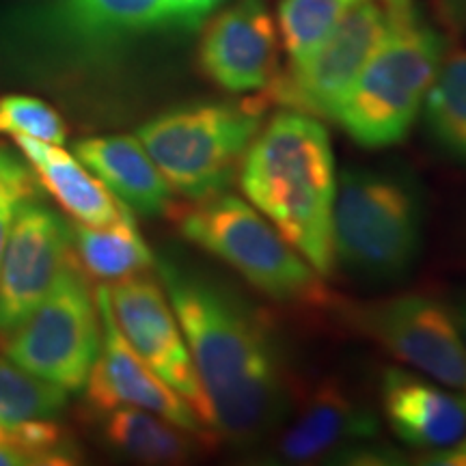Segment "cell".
Returning a JSON list of instances; mask_svg holds the SVG:
<instances>
[{
    "instance_id": "cell-1",
    "label": "cell",
    "mask_w": 466,
    "mask_h": 466,
    "mask_svg": "<svg viewBox=\"0 0 466 466\" xmlns=\"http://www.w3.org/2000/svg\"><path fill=\"white\" fill-rule=\"evenodd\" d=\"M158 270L218 432L244 447L275 436L296 389L264 309L208 270L168 258Z\"/></svg>"
},
{
    "instance_id": "cell-2",
    "label": "cell",
    "mask_w": 466,
    "mask_h": 466,
    "mask_svg": "<svg viewBox=\"0 0 466 466\" xmlns=\"http://www.w3.org/2000/svg\"><path fill=\"white\" fill-rule=\"evenodd\" d=\"M240 188L322 277L335 270V156L316 116L281 108L244 154Z\"/></svg>"
},
{
    "instance_id": "cell-3",
    "label": "cell",
    "mask_w": 466,
    "mask_h": 466,
    "mask_svg": "<svg viewBox=\"0 0 466 466\" xmlns=\"http://www.w3.org/2000/svg\"><path fill=\"white\" fill-rule=\"evenodd\" d=\"M384 33L343 97L335 121L365 149L404 141L439 74L447 44L417 9V0H382Z\"/></svg>"
},
{
    "instance_id": "cell-4",
    "label": "cell",
    "mask_w": 466,
    "mask_h": 466,
    "mask_svg": "<svg viewBox=\"0 0 466 466\" xmlns=\"http://www.w3.org/2000/svg\"><path fill=\"white\" fill-rule=\"evenodd\" d=\"M425 195L401 165L346 167L333 208L335 266L367 283L408 277L423 247Z\"/></svg>"
},
{
    "instance_id": "cell-5",
    "label": "cell",
    "mask_w": 466,
    "mask_h": 466,
    "mask_svg": "<svg viewBox=\"0 0 466 466\" xmlns=\"http://www.w3.org/2000/svg\"><path fill=\"white\" fill-rule=\"evenodd\" d=\"M186 240L214 255L266 299L302 311H333L322 275L250 203L208 197L168 209Z\"/></svg>"
},
{
    "instance_id": "cell-6",
    "label": "cell",
    "mask_w": 466,
    "mask_h": 466,
    "mask_svg": "<svg viewBox=\"0 0 466 466\" xmlns=\"http://www.w3.org/2000/svg\"><path fill=\"white\" fill-rule=\"evenodd\" d=\"M266 108L261 97L186 104L145 121L137 138L173 192L188 201L208 199L238 177Z\"/></svg>"
},
{
    "instance_id": "cell-7",
    "label": "cell",
    "mask_w": 466,
    "mask_h": 466,
    "mask_svg": "<svg viewBox=\"0 0 466 466\" xmlns=\"http://www.w3.org/2000/svg\"><path fill=\"white\" fill-rule=\"evenodd\" d=\"M11 363L28 374L80 391L102 348V322L86 275L72 259L46 299L3 339Z\"/></svg>"
},
{
    "instance_id": "cell-8",
    "label": "cell",
    "mask_w": 466,
    "mask_h": 466,
    "mask_svg": "<svg viewBox=\"0 0 466 466\" xmlns=\"http://www.w3.org/2000/svg\"><path fill=\"white\" fill-rule=\"evenodd\" d=\"M350 329L419 374L466 391V343L447 302L425 294H398L380 300L337 302Z\"/></svg>"
},
{
    "instance_id": "cell-9",
    "label": "cell",
    "mask_w": 466,
    "mask_h": 466,
    "mask_svg": "<svg viewBox=\"0 0 466 466\" xmlns=\"http://www.w3.org/2000/svg\"><path fill=\"white\" fill-rule=\"evenodd\" d=\"M382 33L380 3L359 0L311 55L300 63H289L259 97L266 106L275 104L316 119L335 121L343 97L380 44Z\"/></svg>"
},
{
    "instance_id": "cell-10",
    "label": "cell",
    "mask_w": 466,
    "mask_h": 466,
    "mask_svg": "<svg viewBox=\"0 0 466 466\" xmlns=\"http://www.w3.org/2000/svg\"><path fill=\"white\" fill-rule=\"evenodd\" d=\"M108 299L116 326L134 352L173 389L199 417L208 430L217 432V415L192 363L188 343L162 285L147 272L108 285Z\"/></svg>"
},
{
    "instance_id": "cell-11",
    "label": "cell",
    "mask_w": 466,
    "mask_h": 466,
    "mask_svg": "<svg viewBox=\"0 0 466 466\" xmlns=\"http://www.w3.org/2000/svg\"><path fill=\"white\" fill-rule=\"evenodd\" d=\"M72 255V227L37 199L20 208L0 261V339L46 299Z\"/></svg>"
},
{
    "instance_id": "cell-12",
    "label": "cell",
    "mask_w": 466,
    "mask_h": 466,
    "mask_svg": "<svg viewBox=\"0 0 466 466\" xmlns=\"http://www.w3.org/2000/svg\"><path fill=\"white\" fill-rule=\"evenodd\" d=\"M96 300L100 309L102 348L85 382V398L91 410L102 415L119 406L143 408L190 432L212 434V430L199 421L188 401L179 398L127 343L110 309L106 283L97 288Z\"/></svg>"
},
{
    "instance_id": "cell-13",
    "label": "cell",
    "mask_w": 466,
    "mask_h": 466,
    "mask_svg": "<svg viewBox=\"0 0 466 466\" xmlns=\"http://www.w3.org/2000/svg\"><path fill=\"white\" fill-rule=\"evenodd\" d=\"M201 72L229 93H255L279 74V35L266 0H236L203 28Z\"/></svg>"
},
{
    "instance_id": "cell-14",
    "label": "cell",
    "mask_w": 466,
    "mask_h": 466,
    "mask_svg": "<svg viewBox=\"0 0 466 466\" xmlns=\"http://www.w3.org/2000/svg\"><path fill=\"white\" fill-rule=\"evenodd\" d=\"M378 432L374 410L335 378H326L294 393L289 415L275 434V456L294 464L316 462L354 442L378 439Z\"/></svg>"
},
{
    "instance_id": "cell-15",
    "label": "cell",
    "mask_w": 466,
    "mask_h": 466,
    "mask_svg": "<svg viewBox=\"0 0 466 466\" xmlns=\"http://www.w3.org/2000/svg\"><path fill=\"white\" fill-rule=\"evenodd\" d=\"M380 404L393 434L421 451L445 450L466 434V391L401 367L380 374Z\"/></svg>"
},
{
    "instance_id": "cell-16",
    "label": "cell",
    "mask_w": 466,
    "mask_h": 466,
    "mask_svg": "<svg viewBox=\"0 0 466 466\" xmlns=\"http://www.w3.org/2000/svg\"><path fill=\"white\" fill-rule=\"evenodd\" d=\"M39 184L80 225L108 227L132 217V209L110 192L106 184L61 145L33 137H14Z\"/></svg>"
},
{
    "instance_id": "cell-17",
    "label": "cell",
    "mask_w": 466,
    "mask_h": 466,
    "mask_svg": "<svg viewBox=\"0 0 466 466\" xmlns=\"http://www.w3.org/2000/svg\"><path fill=\"white\" fill-rule=\"evenodd\" d=\"M76 156L132 212L160 217L173 208L171 186L137 137L110 134L83 138L76 143Z\"/></svg>"
},
{
    "instance_id": "cell-18",
    "label": "cell",
    "mask_w": 466,
    "mask_h": 466,
    "mask_svg": "<svg viewBox=\"0 0 466 466\" xmlns=\"http://www.w3.org/2000/svg\"><path fill=\"white\" fill-rule=\"evenodd\" d=\"M102 436L108 447L149 464L188 462L212 434H197L143 408L119 406L102 412Z\"/></svg>"
},
{
    "instance_id": "cell-19",
    "label": "cell",
    "mask_w": 466,
    "mask_h": 466,
    "mask_svg": "<svg viewBox=\"0 0 466 466\" xmlns=\"http://www.w3.org/2000/svg\"><path fill=\"white\" fill-rule=\"evenodd\" d=\"M72 255L86 277L100 283L141 275L156 266V258L137 229L134 217L108 227H72Z\"/></svg>"
},
{
    "instance_id": "cell-20",
    "label": "cell",
    "mask_w": 466,
    "mask_h": 466,
    "mask_svg": "<svg viewBox=\"0 0 466 466\" xmlns=\"http://www.w3.org/2000/svg\"><path fill=\"white\" fill-rule=\"evenodd\" d=\"M421 110L434 149L466 167V50L447 52Z\"/></svg>"
},
{
    "instance_id": "cell-21",
    "label": "cell",
    "mask_w": 466,
    "mask_h": 466,
    "mask_svg": "<svg viewBox=\"0 0 466 466\" xmlns=\"http://www.w3.org/2000/svg\"><path fill=\"white\" fill-rule=\"evenodd\" d=\"M67 17L76 33L97 42L168 26L162 0H69Z\"/></svg>"
},
{
    "instance_id": "cell-22",
    "label": "cell",
    "mask_w": 466,
    "mask_h": 466,
    "mask_svg": "<svg viewBox=\"0 0 466 466\" xmlns=\"http://www.w3.org/2000/svg\"><path fill=\"white\" fill-rule=\"evenodd\" d=\"M359 0H281L279 31L289 63H300L329 37Z\"/></svg>"
},
{
    "instance_id": "cell-23",
    "label": "cell",
    "mask_w": 466,
    "mask_h": 466,
    "mask_svg": "<svg viewBox=\"0 0 466 466\" xmlns=\"http://www.w3.org/2000/svg\"><path fill=\"white\" fill-rule=\"evenodd\" d=\"M66 404V389L0 359V428L33 419H52L63 412Z\"/></svg>"
},
{
    "instance_id": "cell-24",
    "label": "cell",
    "mask_w": 466,
    "mask_h": 466,
    "mask_svg": "<svg viewBox=\"0 0 466 466\" xmlns=\"http://www.w3.org/2000/svg\"><path fill=\"white\" fill-rule=\"evenodd\" d=\"M0 134L33 137L39 141L63 145L67 138V124L48 102L31 96L0 97Z\"/></svg>"
},
{
    "instance_id": "cell-25",
    "label": "cell",
    "mask_w": 466,
    "mask_h": 466,
    "mask_svg": "<svg viewBox=\"0 0 466 466\" xmlns=\"http://www.w3.org/2000/svg\"><path fill=\"white\" fill-rule=\"evenodd\" d=\"M37 197L39 186L35 182L31 168L17 162L9 151L0 149V261H3L20 208Z\"/></svg>"
},
{
    "instance_id": "cell-26",
    "label": "cell",
    "mask_w": 466,
    "mask_h": 466,
    "mask_svg": "<svg viewBox=\"0 0 466 466\" xmlns=\"http://www.w3.org/2000/svg\"><path fill=\"white\" fill-rule=\"evenodd\" d=\"M421 464H445V466H466V434L462 439L445 447V450L428 451L421 458Z\"/></svg>"
},
{
    "instance_id": "cell-27",
    "label": "cell",
    "mask_w": 466,
    "mask_h": 466,
    "mask_svg": "<svg viewBox=\"0 0 466 466\" xmlns=\"http://www.w3.org/2000/svg\"><path fill=\"white\" fill-rule=\"evenodd\" d=\"M441 15L453 31L466 33V0H441Z\"/></svg>"
},
{
    "instance_id": "cell-28",
    "label": "cell",
    "mask_w": 466,
    "mask_h": 466,
    "mask_svg": "<svg viewBox=\"0 0 466 466\" xmlns=\"http://www.w3.org/2000/svg\"><path fill=\"white\" fill-rule=\"evenodd\" d=\"M168 26L192 28L190 22V0H162Z\"/></svg>"
},
{
    "instance_id": "cell-29",
    "label": "cell",
    "mask_w": 466,
    "mask_h": 466,
    "mask_svg": "<svg viewBox=\"0 0 466 466\" xmlns=\"http://www.w3.org/2000/svg\"><path fill=\"white\" fill-rule=\"evenodd\" d=\"M453 313V319H456L460 333H462V339L466 343V285L462 288H458L456 291L451 294V300L447 302Z\"/></svg>"
},
{
    "instance_id": "cell-30",
    "label": "cell",
    "mask_w": 466,
    "mask_h": 466,
    "mask_svg": "<svg viewBox=\"0 0 466 466\" xmlns=\"http://www.w3.org/2000/svg\"><path fill=\"white\" fill-rule=\"evenodd\" d=\"M227 0H190V22L192 28L199 26L209 14H214Z\"/></svg>"
}]
</instances>
